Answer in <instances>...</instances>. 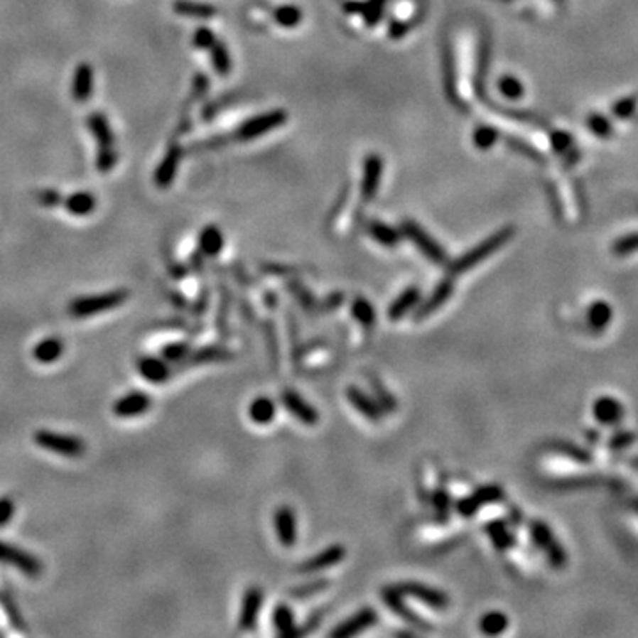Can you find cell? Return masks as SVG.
I'll return each mask as SVG.
<instances>
[{
	"instance_id": "cell-34",
	"label": "cell",
	"mask_w": 638,
	"mask_h": 638,
	"mask_svg": "<svg viewBox=\"0 0 638 638\" xmlns=\"http://www.w3.org/2000/svg\"><path fill=\"white\" fill-rule=\"evenodd\" d=\"M0 605H2L4 612H6V615H7V619H9L11 626H13V628H16L18 632H27L28 628H27V626H25L23 615L20 614V608H18L16 601H14L13 598L9 596V594L0 593Z\"/></svg>"
},
{
	"instance_id": "cell-24",
	"label": "cell",
	"mask_w": 638,
	"mask_h": 638,
	"mask_svg": "<svg viewBox=\"0 0 638 638\" xmlns=\"http://www.w3.org/2000/svg\"><path fill=\"white\" fill-rule=\"evenodd\" d=\"M421 298H422L421 289H418L417 286H410V288L404 289V291L390 303L386 316H389L390 321H399V319H403L406 314H410V310H413L415 307L421 303Z\"/></svg>"
},
{
	"instance_id": "cell-58",
	"label": "cell",
	"mask_w": 638,
	"mask_h": 638,
	"mask_svg": "<svg viewBox=\"0 0 638 638\" xmlns=\"http://www.w3.org/2000/svg\"><path fill=\"white\" fill-rule=\"evenodd\" d=\"M264 303H266L268 307H275L277 306V295H275V293H264Z\"/></svg>"
},
{
	"instance_id": "cell-37",
	"label": "cell",
	"mask_w": 638,
	"mask_h": 638,
	"mask_svg": "<svg viewBox=\"0 0 638 638\" xmlns=\"http://www.w3.org/2000/svg\"><path fill=\"white\" fill-rule=\"evenodd\" d=\"M289 291H291L293 296L298 300L300 306L303 307V310L310 313V310L318 309V303H316V300H314V295L306 288V286L302 284V282L293 281L291 284H289Z\"/></svg>"
},
{
	"instance_id": "cell-43",
	"label": "cell",
	"mask_w": 638,
	"mask_h": 638,
	"mask_svg": "<svg viewBox=\"0 0 638 638\" xmlns=\"http://www.w3.org/2000/svg\"><path fill=\"white\" fill-rule=\"evenodd\" d=\"M229 303H231V293L225 291V288H222L220 291V307H218V316H217V328L218 333L222 337L227 332V316H229Z\"/></svg>"
},
{
	"instance_id": "cell-13",
	"label": "cell",
	"mask_w": 638,
	"mask_h": 638,
	"mask_svg": "<svg viewBox=\"0 0 638 638\" xmlns=\"http://www.w3.org/2000/svg\"><path fill=\"white\" fill-rule=\"evenodd\" d=\"M263 590L259 587H249L245 590L242 600V610H239L238 617V628L242 632H252V629H256L261 608H263Z\"/></svg>"
},
{
	"instance_id": "cell-35",
	"label": "cell",
	"mask_w": 638,
	"mask_h": 638,
	"mask_svg": "<svg viewBox=\"0 0 638 638\" xmlns=\"http://www.w3.org/2000/svg\"><path fill=\"white\" fill-rule=\"evenodd\" d=\"M192 351V344L188 340H178V342H168L161 347L160 355L161 358H165L171 364H179V362L185 360L188 357V353Z\"/></svg>"
},
{
	"instance_id": "cell-4",
	"label": "cell",
	"mask_w": 638,
	"mask_h": 638,
	"mask_svg": "<svg viewBox=\"0 0 638 638\" xmlns=\"http://www.w3.org/2000/svg\"><path fill=\"white\" fill-rule=\"evenodd\" d=\"M401 231H403V234L406 236V238L410 239V242L413 243V245L417 247V249L421 250V252L424 254L429 261H431V263H435V264L449 263V257H447L445 249H443V247L440 245V243L436 242V239L433 238L428 231H424V229H422L417 222L404 220L403 225H401Z\"/></svg>"
},
{
	"instance_id": "cell-15",
	"label": "cell",
	"mask_w": 638,
	"mask_h": 638,
	"mask_svg": "<svg viewBox=\"0 0 638 638\" xmlns=\"http://www.w3.org/2000/svg\"><path fill=\"white\" fill-rule=\"evenodd\" d=\"M137 371L146 382L155 383V385L167 383L175 374L171 362L161 357H151V355H144V357L137 358Z\"/></svg>"
},
{
	"instance_id": "cell-16",
	"label": "cell",
	"mask_w": 638,
	"mask_h": 638,
	"mask_svg": "<svg viewBox=\"0 0 638 638\" xmlns=\"http://www.w3.org/2000/svg\"><path fill=\"white\" fill-rule=\"evenodd\" d=\"M281 401L282 404H284L286 410H288L296 421L302 422V424L316 426L319 422V413L316 408H314L310 403H307V401L303 399L298 392H295V390L291 389L284 390V392L281 394Z\"/></svg>"
},
{
	"instance_id": "cell-49",
	"label": "cell",
	"mask_w": 638,
	"mask_h": 638,
	"mask_svg": "<svg viewBox=\"0 0 638 638\" xmlns=\"http://www.w3.org/2000/svg\"><path fill=\"white\" fill-rule=\"evenodd\" d=\"M14 509H16V504H14L13 498L11 497L0 498V529L11 521V518H13L14 514Z\"/></svg>"
},
{
	"instance_id": "cell-11",
	"label": "cell",
	"mask_w": 638,
	"mask_h": 638,
	"mask_svg": "<svg viewBox=\"0 0 638 638\" xmlns=\"http://www.w3.org/2000/svg\"><path fill=\"white\" fill-rule=\"evenodd\" d=\"M153 406V399L148 392L142 390H134V392L124 394L123 397L112 404V411L119 418H134L148 413L149 408Z\"/></svg>"
},
{
	"instance_id": "cell-29",
	"label": "cell",
	"mask_w": 638,
	"mask_h": 638,
	"mask_svg": "<svg viewBox=\"0 0 638 638\" xmlns=\"http://www.w3.org/2000/svg\"><path fill=\"white\" fill-rule=\"evenodd\" d=\"M275 413H277V406H275V403L270 397H256L249 406L250 421L257 426L270 424L275 418Z\"/></svg>"
},
{
	"instance_id": "cell-31",
	"label": "cell",
	"mask_w": 638,
	"mask_h": 638,
	"mask_svg": "<svg viewBox=\"0 0 638 638\" xmlns=\"http://www.w3.org/2000/svg\"><path fill=\"white\" fill-rule=\"evenodd\" d=\"M351 316L355 318V321L360 323V326L365 330V332H371V330L374 328L376 323L374 307H372V303L367 302L364 296H357V298L351 302Z\"/></svg>"
},
{
	"instance_id": "cell-8",
	"label": "cell",
	"mask_w": 638,
	"mask_h": 638,
	"mask_svg": "<svg viewBox=\"0 0 638 638\" xmlns=\"http://www.w3.org/2000/svg\"><path fill=\"white\" fill-rule=\"evenodd\" d=\"M397 589L401 590L403 596H410L413 598V600H418L421 603L428 605V607L435 608V610H445V608L450 605L449 596H447L443 590L424 585V583L404 582L401 583V585H397Z\"/></svg>"
},
{
	"instance_id": "cell-53",
	"label": "cell",
	"mask_w": 638,
	"mask_h": 638,
	"mask_svg": "<svg viewBox=\"0 0 638 638\" xmlns=\"http://www.w3.org/2000/svg\"><path fill=\"white\" fill-rule=\"evenodd\" d=\"M207 306H210V291H207V288H202L199 298H197V302L193 303V307H192V316H195V318L202 316V314L206 313Z\"/></svg>"
},
{
	"instance_id": "cell-18",
	"label": "cell",
	"mask_w": 638,
	"mask_h": 638,
	"mask_svg": "<svg viewBox=\"0 0 638 638\" xmlns=\"http://www.w3.org/2000/svg\"><path fill=\"white\" fill-rule=\"evenodd\" d=\"M383 174V160L378 153H371L364 160V174H362V199L371 202L379 188Z\"/></svg>"
},
{
	"instance_id": "cell-39",
	"label": "cell",
	"mask_w": 638,
	"mask_h": 638,
	"mask_svg": "<svg viewBox=\"0 0 638 638\" xmlns=\"http://www.w3.org/2000/svg\"><path fill=\"white\" fill-rule=\"evenodd\" d=\"M264 339H266V346L268 351H270V358H271V364L274 367H279V358H281V346H279V340H277V332H275V325L274 321H266L264 323Z\"/></svg>"
},
{
	"instance_id": "cell-19",
	"label": "cell",
	"mask_w": 638,
	"mask_h": 638,
	"mask_svg": "<svg viewBox=\"0 0 638 638\" xmlns=\"http://www.w3.org/2000/svg\"><path fill=\"white\" fill-rule=\"evenodd\" d=\"M346 397H347V401H350L351 406H353L355 410L362 415V417L367 418V421L378 422L383 418L385 410L382 408V404H379L374 397L369 396V394H365L362 389H358V386H355V385L347 386Z\"/></svg>"
},
{
	"instance_id": "cell-6",
	"label": "cell",
	"mask_w": 638,
	"mask_h": 638,
	"mask_svg": "<svg viewBox=\"0 0 638 638\" xmlns=\"http://www.w3.org/2000/svg\"><path fill=\"white\" fill-rule=\"evenodd\" d=\"M0 564L13 566L21 575L31 576V578H36L43 573V564L38 557L21 548L4 543V541H0Z\"/></svg>"
},
{
	"instance_id": "cell-38",
	"label": "cell",
	"mask_w": 638,
	"mask_h": 638,
	"mask_svg": "<svg viewBox=\"0 0 638 638\" xmlns=\"http://www.w3.org/2000/svg\"><path fill=\"white\" fill-rule=\"evenodd\" d=\"M117 161H119V153H117L116 148L98 149V155H96V168H98V172L107 174V172H110L116 167Z\"/></svg>"
},
{
	"instance_id": "cell-59",
	"label": "cell",
	"mask_w": 638,
	"mask_h": 638,
	"mask_svg": "<svg viewBox=\"0 0 638 638\" xmlns=\"http://www.w3.org/2000/svg\"><path fill=\"white\" fill-rule=\"evenodd\" d=\"M447 71H449V73H447V77H450V75H453V66H450L449 60H447ZM447 84H449V91H450V89L454 87V85H453V78H449V80H447Z\"/></svg>"
},
{
	"instance_id": "cell-1",
	"label": "cell",
	"mask_w": 638,
	"mask_h": 638,
	"mask_svg": "<svg viewBox=\"0 0 638 638\" xmlns=\"http://www.w3.org/2000/svg\"><path fill=\"white\" fill-rule=\"evenodd\" d=\"M130 295H131L130 289L119 288L112 289V291L98 293V295L78 296V298H75L73 302H70L67 313H70V316L77 319L98 316V314L117 309V307H121L123 303H126Z\"/></svg>"
},
{
	"instance_id": "cell-17",
	"label": "cell",
	"mask_w": 638,
	"mask_h": 638,
	"mask_svg": "<svg viewBox=\"0 0 638 638\" xmlns=\"http://www.w3.org/2000/svg\"><path fill=\"white\" fill-rule=\"evenodd\" d=\"M274 525L279 543L284 548L295 546L296 539H298V526H296L295 511L289 505L277 507L274 514Z\"/></svg>"
},
{
	"instance_id": "cell-42",
	"label": "cell",
	"mask_w": 638,
	"mask_h": 638,
	"mask_svg": "<svg viewBox=\"0 0 638 638\" xmlns=\"http://www.w3.org/2000/svg\"><path fill=\"white\" fill-rule=\"evenodd\" d=\"M326 587H328V580H316V582L295 587V589H291L289 594H291V598H295V600H307V598H310L313 594H318L321 593V590H325Z\"/></svg>"
},
{
	"instance_id": "cell-54",
	"label": "cell",
	"mask_w": 638,
	"mask_h": 638,
	"mask_svg": "<svg viewBox=\"0 0 638 638\" xmlns=\"http://www.w3.org/2000/svg\"><path fill=\"white\" fill-rule=\"evenodd\" d=\"M321 619H323V612H318V614L310 615V617L307 619V622L302 626V628H296V635L295 637H303V635H309V633H313L314 629H316L318 626H319Z\"/></svg>"
},
{
	"instance_id": "cell-47",
	"label": "cell",
	"mask_w": 638,
	"mask_h": 638,
	"mask_svg": "<svg viewBox=\"0 0 638 638\" xmlns=\"http://www.w3.org/2000/svg\"><path fill=\"white\" fill-rule=\"evenodd\" d=\"M217 41V36L213 31H210L207 27L197 28L195 34H193V46L200 50H210L211 46Z\"/></svg>"
},
{
	"instance_id": "cell-3",
	"label": "cell",
	"mask_w": 638,
	"mask_h": 638,
	"mask_svg": "<svg viewBox=\"0 0 638 638\" xmlns=\"http://www.w3.org/2000/svg\"><path fill=\"white\" fill-rule=\"evenodd\" d=\"M511 236H512V229H504V231L497 232V234H493L491 238L484 239V242L479 243L477 247H474V249L468 250L467 254H463V256L458 257L456 261H453V263H450V266H449L450 275H453V277L454 275H461V274H465V271L472 270L474 266H477L480 261L487 259V257H490L494 250H498L505 242H509V238H511Z\"/></svg>"
},
{
	"instance_id": "cell-27",
	"label": "cell",
	"mask_w": 638,
	"mask_h": 638,
	"mask_svg": "<svg viewBox=\"0 0 638 638\" xmlns=\"http://www.w3.org/2000/svg\"><path fill=\"white\" fill-rule=\"evenodd\" d=\"M64 353V342L59 337H46L39 340L32 350V357L39 364H53L59 360Z\"/></svg>"
},
{
	"instance_id": "cell-20",
	"label": "cell",
	"mask_w": 638,
	"mask_h": 638,
	"mask_svg": "<svg viewBox=\"0 0 638 638\" xmlns=\"http://www.w3.org/2000/svg\"><path fill=\"white\" fill-rule=\"evenodd\" d=\"M181 156H183L181 146H179L175 141H172L171 144H168L163 160L160 161V165L155 171V185L158 186V188H168V186L172 185L175 174H178Z\"/></svg>"
},
{
	"instance_id": "cell-57",
	"label": "cell",
	"mask_w": 638,
	"mask_h": 638,
	"mask_svg": "<svg viewBox=\"0 0 638 638\" xmlns=\"http://www.w3.org/2000/svg\"><path fill=\"white\" fill-rule=\"evenodd\" d=\"M167 300L168 302L172 303V306L175 307V309H185L186 306H188V303H186V300H185V296L181 295V293H178V291H167Z\"/></svg>"
},
{
	"instance_id": "cell-22",
	"label": "cell",
	"mask_w": 638,
	"mask_h": 638,
	"mask_svg": "<svg viewBox=\"0 0 638 638\" xmlns=\"http://www.w3.org/2000/svg\"><path fill=\"white\" fill-rule=\"evenodd\" d=\"M94 92V70L89 63H80L75 70L71 94L77 103H87Z\"/></svg>"
},
{
	"instance_id": "cell-51",
	"label": "cell",
	"mask_w": 638,
	"mask_h": 638,
	"mask_svg": "<svg viewBox=\"0 0 638 638\" xmlns=\"http://www.w3.org/2000/svg\"><path fill=\"white\" fill-rule=\"evenodd\" d=\"M500 91L504 92L507 98H518V96L521 94V85H519L518 80L507 77L500 82Z\"/></svg>"
},
{
	"instance_id": "cell-41",
	"label": "cell",
	"mask_w": 638,
	"mask_h": 638,
	"mask_svg": "<svg viewBox=\"0 0 638 638\" xmlns=\"http://www.w3.org/2000/svg\"><path fill=\"white\" fill-rule=\"evenodd\" d=\"M505 626H507V619L502 614H487L480 619V629L486 635H497V633L504 632Z\"/></svg>"
},
{
	"instance_id": "cell-33",
	"label": "cell",
	"mask_w": 638,
	"mask_h": 638,
	"mask_svg": "<svg viewBox=\"0 0 638 638\" xmlns=\"http://www.w3.org/2000/svg\"><path fill=\"white\" fill-rule=\"evenodd\" d=\"M210 52H211V64H213V67L217 70V73L220 75V77H227V75L231 73V67H232L231 55H229L227 46L217 39V41H215V45L210 48Z\"/></svg>"
},
{
	"instance_id": "cell-56",
	"label": "cell",
	"mask_w": 638,
	"mask_h": 638,
	"mask_svg": "<svg viewBox=\"0 0 638 638\" xmlns=\"http://www.w3.org/2000/svg\"><path fill=\"white\" fill-rule=\"evenodd\" d=\"M408 31H410V23H403V21H396V23L390 25L389 34H390V38H392V39H397V38H403V36L406 34Z\"/></svg>"
},
{
	"instance_id": "cell-26",
	"label": "cell",
	"mask_w": 638,
	"mask_h": 638,
	"mask_svg": "<svg viewBox=\"0 0 638 638\" xmlns=\"http://www.w3.org/2000/svg\"><path fill=\"white\" fill-rule=\"evenodd\" d=\"M199 252L204 257H217L224 249V232L218 225H206L199 234Z\"/></svg>"
},
{
	"instance_id": "cell-52",
	"label": "cell",
	"mask_w": 638,
	"mask_h": 638,
	"mask_svg": "<svg viewBox=\"0 0 638 638\" xmlns=\"http://www.w3.org/2000/svg\"><path fill=\"white\" fill-rule=\"evenodd\" d=\"M487 532H490V536L493 537L494 544H498V546L504 548V546H507V544H509V537H505L504 525H502L500 521L490 523V526H487Z\"/></svg>"
},
{
	"instance_id": "cell-2",
	"label": "cell",
	"mask_w": 638,
	"mask_h": 638,
	"mask_svg": "<svg viewBox=\"0 0 638 638\" xmlns=\"http://www.w3.org/2000/svg\"><path fill=\"white\" fill-rule=\"evenodd\" d=\"M36 445L39 449L50 450L53 454H59L64 458H82L87 450V443L77 435H66V433L48 431V429H39L32 436Z\"/></svg>"
},
{
	"instance_id": "cell-10",
	"label": "cell",
	"mask_w": 638,
	"mask_h": 638,
	"mask_svg": "<svg viewBox=\"0 0 638 638\" xmlns=\"http://www.w3.org/2000/svg\"><path fill=\"white\" fill-rule=\"evenodd\" d=\"M234 358V353L229 351L227 347L220 346V344H211V346H202L199 350H192L188 353V357L183 362L175 364L174 371H183V369L195 367V365H204V364H217V362H227Z\"/></svg>"
},
{
	"instance_id": "cell-25",
	"label": "cell",
	"mask_w": 638,
	"mask_h": 638,
	"mask_svg": "<svg viewBox=\"0 0 638 638\" xmlns=\"http://www.w3.org/2000/svg\"><path fill=\"white\" fill-rule=\"evenodd\" d=\"M63 204L67 213L73 215V217H89L98 206V200H96L94 193L82 190V192H75L71 195L64 197Z\"/></svg>"
},
{
	"instance_id": "cell-44",
	"label": "cell",
	"mask_w": 638,
	"mask_h": 638,
	"mask_svg": "<svg viewBox=\"0 0 638 638\" xmlns=\"http://www.w3.org/2000/svg\"><path fill=\"white\" fill-rule=\"evenodd\" d=\"M156 325H158L160 328L181 330V332L192 333V335H197V333L202 332V328H200V326H192L188 321H185V319H181V318H168V319H163V321H158Z\"/></svg>"
},
{
	"instance_id": "cell-50",
	"label": "cell",
	"mask_w": 638,
	"mask_h": 638,
	"mask_svg": "<svg viewBox=\"0 0 638 638\" xmlns=\"http://www.w3.org/2000/svg\"><path fill=\"white\" fill-rule=\"evenodd\" d=\"M207 87H210V80H207L206 75L199 73L195 75L193 78V84H192V99H200L204 94H206Z\"/></svg>"
},
{
	"instance_id": "cell-9",
	"label": "cell",
	"mask_w": 638,
	"mask_h": 638,
	"mask_svg": "<svg viewBox=\"0 0 638 638\" xmlns=\"http://www.w3.org/2000/svg\"><path fill=\"white\" fill-rule=\"evenodd\" d=\"M344 558H346V548L342 544H332V546L325 548L318 555L296 566V571L302 573V575H314V573L326 571V569L340 564Z\"/></svg>"
},
{
	"instance_id": "cell-28",
	"label": "cell",
	"mask_w": 638,
	"mask_h": 638,
	"mask_svg": "<svg viewBox=\"0 0 638 638\" xmlns=\"http://www.w3.org/2000/svg\"><path fill=\"white\" fill-rule=\"evenodd\" d=\"M172 9L179 16L197 18V20H207V18H215L218 14V9L211 4L192 2V0H175L172 4Z\"/></svg>"
},
{
	"instance_id": "cell-55",
	"label": "cell",
	"mask_w": 638,
	"mask_h": 638,
	"mask_svg": "<svg viewBox=\"0 0 638 638\" xmlns=\"http://www.w3.org/2000/svg\"><path fill=\"white\" fill-rule=\"evenodd\" d=\"M344 303V295L342 293H333V295H330L328 298H326V302L323 303V306H319L318 309H321V310H333V309H337V307H340Z\"/></svg>"
},
{
	"instance_id": "cell-46",
	"label": "cell",
	"mask_w": 638,
	"mask_h": 638,
	"mask_svg": "<svg viewBox=\"0 0 638 638\" xmlns=\"http://www.w3.org/2000/svg\"><path fill=\"white\" fill-rule=\"evenodd\" d=\"M498 134L490 126H480L474 134V142L479 149H487L494 144Z\"/></svg>"
},
{
	"instance_id": "cell-14",
	"label": "cell",
	"mask_w": 638,
	"mask_h": 638,
	"mask_svg": "<svg viewBox=\"0 0 638 638\" xmlns=\"http://www.w3.org/2000/svg\"><path fill=\"white\" fill-rule=\"evenodd\" d=\"M378 622V614H376L374 608L365 607L362 610H358L357 614L347 617L346 621H342L340 625H337L335 628L330 632V637L333 638H347L358 635V633L365 632V629L372 628V626Z\"/></svg>"
},
{
	"instance_id": "cell-32",
	"label": "cell",
	"mask_w": 638,
	"mask_h": 638,
	"mask_svg": "<svg viewBox=\"0 0 638 638\" xmlns=\"http://www.w3.org/2000/svg\"><path fill=\"white\" fill-rule=\"evenodd\" d=\"M274 626L281 637L296 635V621L288 605H277L274 610Z\"/></svg>"
},
{
	"instance_id": "cell-5",
	"label": "cell",
	"mask_w": 638,
	"mask_h": 638,
	"mask_svg": "<svg viewBox=\"0 0 638 638\" xmlns=\"http://www.w3.org/2000/svg\"><path fill=\"white\" fill-rule=\"evenodd\" d=\"M286 123H288V112L286 110H270V112H264L261 116L250 117L249 121H245L236 131V139L243 142L252 141V139L263 137V135L277 130Z\"/></svg>"
},
{
	"instance_id": "cell-48",
	"label": "cell",
	"mask_w": 638,
	"mask_h": 638,
	"mask_svg": "<svg viewBox=\"0 0 638 638\" xmlns=\"http://www.w3.org/2000/svg\"><path fill=\"white\" fill-rule=\"evenodd\" d=\"M38 202L45 207H55V206H59V204L64 202V197L60 195L57 190L46 188V190H41V192L38 193Z\"/></svg>"
},
{
	"instance_id": "cell-36",
	"label": "cell",
	"mask_w": 638,
	"mask_h": 638,
	"mask_svg": "<svg viewBox=\"0 0 638 638\" xmlns=\"http://www.w3.org/2000/svg\"><path fill=\"white\" fill-rule=\"evenodd\" d=\"M274 18H275V21L281 25V27L293 28V27H296L300 21H302L303 16H302V9H300V7L288 4V6L277 7L274 13Z\"/></svg>"
},
{
	"instance_id": "cell-12",
	"label": "cell",
	"mask_w": 638,
	"mask_h": 638,
	"mask_svg": "<svg viewBox=\"0 0 638 638\" xmlns=\"http://www.w3.org/2000/svg\"><path fill=\"white\" fill-rule=\"evenodd\" d=\"M453 295H454V279L453 275H449V277L443 279V281L433 289L431 295H429L421 306H417V313L413 314V319L415 321H424V319L433 316L436 310L442 309V307L449 302Z\"/></svg>"
},
{
	"instance_id": "cell-21",
	"label": "cell",
	"mask_w": 638,
	"mask_h": 638,
	"mask_svg": "<svg viewBox=\"0 0 638 638\" xmlns=\"http://www.w3.org/2000/svg\"><path fill=\"white\" fill-rule=\"evenodd\" d=\"M500 498H502L500 487L484 486L475 491V493H472L470 497L463 498V500H458L456 511L460 512L461 516H465V518H470V516H474L475 512L479 511L480 505L490 504V502H497L500 500Z\"/></svg>"
},
{
	"instance_id": "cell-45",
	"label": "cell",
	"mask_w": 638,
	"mask_h": 638,
	"mask_svg": "<svg viewBox=\"0 0 638 638\" xmlns=\"http://www.w3.org/2000/svg\"><path fill=\"white\" fill-rule=\"evenodd\" d=\"M372 389H374V392H376V397H378V403L382 404V408L385 411H392L394 408L397 406V403H396V399H394L392 397V394L389 392V390L385 389V386L382 385V383L378 382V379L376 378H372Z\"/></svg>"
},
{
	"instance_id": "cell-7",
	"label": "cell",
	"mask_w": 638,
	"mask_h": 638,
	"mask_svg": "<svg viewBox=\"0 0 638 638\" xmlns=\"http://www.w3.org/2000/svg\"><path fill=\"white\" fill-rule=\"evenodd\" d=\"M382 600L385 601L386 607H389L397 617L403 619L406 625L413 626V628L421 629V632H431L433 629V626L429 625L428 621H424L421 615L415 614V612L404 603L403 594H401V590L397 589V587H385V589H382Z\"/></svg>"
},
{
	"instance_id": "cell-23",
	"label": "cell",
	"mask_w": 638,
	"mask_h": 638,
	"mask_svg": "<svg viewBox=\"0 0 638 638\" xmlns=\"http://www.w3.org/2000/svg\"><path fill=\"white\" fill-rule=\"evenodd\" d=\"M87 128L89 131H91L92 137H94L96 144H98V149L116 148V135H114L105 114L99 112V110H94V112L89 114Z\"/></svg>"
},
{
	"instance_id": "cell-30",
	"label": "cell",
	"mask_w": 638,
	"mask_h": 638,
	"mask_svg": "<svg viewBox=\"0 0 638 638\" xmlns=\"http://www.w3.org/2000/svg\"><path fill=\"white\" fill-rule=\"evenodd\" d=\"M367 232L371 234V238L374 239L376 243H379V245H383V247H389V249L397 247L401 242V232L397 231V229L390 227V225L383 224V222H378V220L369 222Z\"/></svg>"
},
{
	"instance_id": "cell-40",
	"label": "cell",
	"mask_w": 638,
	"mask_h": 638,
	"mask_svg": "<svg viewBox=\"0 0 638 638\" xmlns=\"http://www.w3.org/2000/svg\"><path fill=\"white\" fill-rule=\"evenodd\" d=\"M433 504H435L436 509V514H438L440 521H447L449 519V512L450 507H453V502H450L449 493H447L443 487H438L433 494Z\"/></svg>"
}]
</instances>
